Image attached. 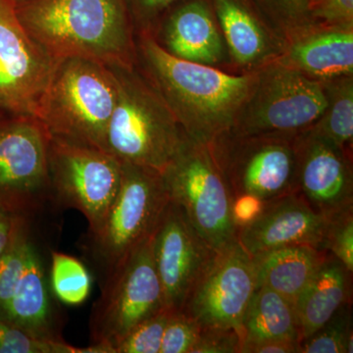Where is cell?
<instances>
[{
  "label": "cell",
  "instance_id": "4316f807",
  "mask_svg": "<svg viewBox=\"0 0 353 353\" xmlns=\"http://www.w3.org/2000/svg\"><path fill=\"white\" fill-rule=\"evenodd\" d=\"M31 243L25 226L16 234L6 252L0 255V314L12 297L22 276Z\"/></svg>",
  "mask_w": 353,
  "mask_h": 353
},
{
  "label": "cell",
  "instance_id": "7402d4cb",
  "mask_svg": "<svg viewBox=\"0 0 353 353\" xmlns=\"http://www.w3.org/2000/svg\"><path fill=\"white\" fill-rule=\"evenodd\" d=\"M270 339L301 343V326L294 303L275 290L259 287L252 294L243 315L241 345Z\"/></svg>",
  "mask_w": 353,
  "mask_h": 353
},
{
  "label": "cell",
  "instance_id": "f546056e",
  "mask_svg": "<svg viewBox=\"0 0 353 353\" xmlns=\"http://www.w3.org/2000/svg\"><path fill=\"white\" fill-rule=\"evenodd\" d=\"M324 250L353 272V208L327 216Z\"/></svg>",
  "mask_w": 353,
  "mask_h": 353
},
{
  "label": "cell",
  "instance_id": "9a60e30c",
  "mask_svg": "<svg viewBox=\"0 0 353 353\" xmlns=\"http://www.w3.org/2000/svg\"><path fill=\"white\" fill-rule=\"evenodd\" d=\"M297 192L325 216L353 208L352 168L345 150L310 132L294 137Z\"/></svg>",
  "mask_w": 353,
  "mask_h": 353
},
{
  "label": "cell",
  "instance_id": "1f68e13d",
  "mask_svg": "<svg viewBox=\"0 0 353 353\" xmlns=\"http://www.w3.org/2000/svg\"><path fill=\"white\" fill-rule=\"evenodd\" d=\"M309 17L336 27H352L353 0H309Z\"/></svg>",
  "mask_w": 353,
  "mask_h": 353
},
{
  "label": "cell",
  "instance_id": "d6986e66",
  "mask_svg": "<svg viewBox=\"0 0 353 353\" xmlns=\"http://www.w3.org/2000/svg\"><path fill=\"white\" fill-rule=\"evenodd\" d=\"M1 315L6 324L36 338L58 340L51 331L50 301L46 274L32 241L28 248L24 271Z\"/></svg>",
  "mask_w": 353,
  "mask_h": 353
},
{
  "label": "cell",
  "instance_id": "9c48e42d",
  "mask_svg": "<svg viewBox=\"0 0 353 353\" xmlns=\"http://www.w3.org/2000/svg\"><path fill=\"white\" fill-rule=\"evenodd\" d=\"M234 136L211 145L233 199L268 202L297 192L296 136Z\"/></svg>",
  "mask_w": 353,
  "mask_h": 353
},
{
  "label": "cell",
  "instance_id": "30bf717a",
  "mask_svg": "<svg viewBox=\"0 0 353 353\" xmlns=\"http://www.w3.org/2000/svg\"><path fill=\"white\" fill-rule=\"evenodd\" d=\"M48 170L60 201L82 212L90 234L97 233L119 190V160L97 148L48 139Z\"/></svg>",
  "mask_w": 353,
  "mask_h": 353
},
{
  "label": "cell",
  "instance_id": "5b68a950",
  "mask_svg": "<svg viewBox=\"0 0 353 353\" xmlns=\"http://www.w3.org/2000/svg\"><path fill=\"white\" fill-rule=\"evenodd\" d=\"M161 175L170 201L211 248L224 250L238 241L233 196L211 145L190 139Z\"/></svg>",
  "mask_w": 353,
  "mask_h": 353
},
{
  "label": "cell",
  "instance_id": "44dd1931",
  "mask_svg": "<svg viewBox=\"0 0 353 353\" xmlns=\"http://www.w3.org/2000/svg\"><path fill=\"white\" fill-rule=\"evenodd\" d=\"M328 252L311 245H290L250 255L256 289L266 287L294 304Z\"/></svg>",
  "mask_w": 353,
  "mask_h": 353
},
{
  "label": "cell",
  "instance_id": "8fae6325",
  "mask_svg": "<svg viewBox=\"0 0 353 353\" xmlns=\"http://www.w3.org/2000/svg\"><path fill=\"white\" fill-rule=\"evenodd\" d=\"M256 290L252 256L236 241L217 250L201 274L182 310L204 329L236 330Z\"/></svg>",
  "mask_w": 353,
  "mask_h": 353
},
{
  "label": "cell",
  "instance_id": "cb8c5ba5",
  "mask_svg": "<svg viewBox=\"0 0 353 353\" xmlns=\"http://www.w3.org/2000/svg\"><path fill=\"white\" fill-rule=\"evenodd\" d=\"M328 94L326 111L306 131L345 150L353 138V85L350 77H341L334 83L325 85Z\"/></svg>",
  "mask_w": 353,
  "mask_h": 353
},
{
  "label": "cell",
  "instance_id": "7c38bea8",
  "mask_svg": "<svg viewBox=\"0 0 353 353\" xmlns=\"http://www.w3.org/2000/svg\"><path fill=\"white\" fill-rule=\"evenodd\" d=\"M54 62L32 41L10 0H0V116L34 118Z\"/></svg>",
  "mask_w": 353,
  "mask_h": 353
},
{
  "label": "cell",
  "instance_id": "8d00e7d4",
  "mask_svg": "<svg viewBox=\"0 0 353 353\" xmlns=\"http://www.w3.org/2000/svg\"><path fill=\"white\" fill-rule=\"evenodd\" d=\"M128 7L141 22L152 21L180 0H126Z\"/></svg>",
  "mask_w": 353,
  "mask_h": 353
},
{
  "label": "cell",
  "instance_id": "603a6c76",
  "mask_svg": "<svg viewBox=\"0 0 353 353\" xmlns=\"http://www.w3.org/2000/svg\"><path fill=\"white\" fill-rule=\"evenodd\" d=\"M211 3L236 61L248 65L261 59L268 41L252 0H211Z\"/></svg>",
  "mask_w": 353,
  "mask_h": 353
},
{
  "label": "cell",
  "instance_id": "484cf974",
  "mask_svg": "<svg viewBox=\"0 0 353 353\" xmlns=\"http://www.w3.org/2000/svg\"><path fill=\"white\" fill-rule=\"evenodd\" d=\"M352 303L343 304L321 328L301 341V353H352Z\"/></svg>",
  "mask_w": 353,
  "mask_h": 353
},
{
  "label": "cell",
  "instance_id": "52a82bcc",
  "mask_svg": "<svg viewBox=\"0 0 353 353\" xmlns=\"http://www.w3.org/2000/svg\"><path fill=\"white\" fill-rule=\"evenodd\" d=\"M152 236L109 272L90 319L92 347L114 353L137 325L163 310V292L153 257Z\"/></svg>",
  "mask_w": 353,
  "mask_h": 353
},
{
  "label": "cell",
  "instance_id": "d4e9b609",
  "mask_svg": "<svg viewBox=\"0 0 353 353\" xmlns=\"http://www.w3.org/2000/svg\"><path fill=\"white\" fill-rule=\"evenodd\" d=\"M51 285L61 303L79 305L87 301L92 289V278L85 265L65 253L51 255Z\"/></svg>",
  "mask_w": 353,
  "mask_h": 353
},
{
  "label": "cell",
  "instance_id": "3957f363",
  "mask_svg": "<svg viewBox=\"0 0 353 353\" xmlns=\"http://www.w3.org/2000/svg\"><path fill=\"white\" fill-rule=\"evenodd\" d=\"M116 99L117 81L108 66L87 58H66L55 63L34 119L48 139L105 152Z\"/></svg>",
  "mask_w": 353,
  "mask_h": 353
},
{
  "label": "cell",
  "instance_id": "ac0fdd59",
  "mask_svg": "<svg viewBox=\"0 0 353 353\" xmlns=\"http://www.w3.org/2000/svg\"><path fill=\"white\" fill-rule=\"evenodd\" d=\"M352 275L333 254L325 255L296 303L301 341L321 328L343 304L352 303Z\"/></svg>",
  "mask_w": 353,
  "mask_h": 353
},
{
  "label": "cell",
  "instance_id": "2e32d148",
  "mask_svg": "<svg viewBox=\"0 0 353 353\" xmlns=\"http://www.w3.org/2000/svg\"><path fill=\"white\" fill-rule=\"evenodd\" d=\"M327 221V216L316 212L299 192H294L267 202L252 223L238 230L236 239L252 256L290 245L325 250Z\"/></svg>",
  "mask_w": 353,
  "mask_h": 353
},
{
  "label": "cell",
  "instance_id": "f1b7e54d",
  "mask_svg": "<svg viewBox=\"0 0 353 353\" xmlns=\"http://www.w3.org/2000/svg\"><path fill=\"white\" fill-rule=\"evenodd\" d=\"M82 348L67 345L63 341L44 340L0 321V353H77Z\"/></svg>",
  "mask_w": 353,
  "mask_h": 353
},
{
  "label": "cell",
  "instance_id": "5bb4252c",
  "mask_svg": "<svg viewBox=\"0 0 353 353\" xmlns=\"http://www.w3.org/2000/svg\"><path fill=\"white\" fill-rule=\"evenodd\" d=\"M50 185L48 137L34 118L10 119L0 126V196L8 208L32 210Z\"/></svg>",
  "mask_w": 353,
  "mask_h": 353
},
{
  "label": "cell",
  "instance_id": "4fadbf2b",
  "mask_svg": "<svg viewBox=\"0 0 353 353\" xmlns=\"http://www.w3.org/2000/svg\"><path fill=\"white\" fill-rule=\"evenodd\" d=\"M153 257L167 310L181 311L190 290L217 250L169 202L152 236Z\"/></svg>",
  "mask_w": 353,
  "mask_h": 353
},
{
  "label": "cell",
  "instance_id": "e0dca14e",
  "mask_svg": "<svg viewBox=\"0 0 353 353\" xmlns=\"http://www.w3.org/2000/svg\"><path fill=\"white\" fill-rule=\"evenodd\" d=\"M165 27L166 50L185 61L210 65L223 57L222 39L211 0H180Z\"/></svg>",
  "mask_w": 353,
  "mask_h": 353
},
{
  "label": "cell",
  "instance_id": "e575fe53",
  "mask_svg": "<svg viewBox=\"0 0 353 353\" xmlns=\"http://www.w3.org/2000/svg\"><path fill=\"white\" fill-rule=\"evenodd\" d=\"M240 353H301V341L270 339L243 343Z\"/></svg>",
  "mask_w": 353,
  "mask_h": 353
},
{
  "label": "cell",
  "instance_id": "8992f818",
  "mask_svg": "<svg viewBox=\"0 0 353 353\" xmlns=\"http://www.w3.org/2000/svg\"><path fill=\"white\" fill-rule=\"evenodd\" d=\"M324 83L277 65L257 74L233 128L240 137H294L313 126L328 106Z\"/></svg>",
  "mask_w": 353,
  "mask_h": 353
},
{
  "label": "cell",
  "instance_id": "4dcf8cb0",
  "mask_svg": "<svg viewBox=\"0 0 353 353\" xmlns=\"http://www.w3.org/2000/svg\"><path fill=\"white\" fill-rule=\"evenodd\" d=\"M201 331L199 323L189 315L183 311H171L160 353H192Z\"/></svg>",
  "mask_w": 353,
  "mask_h": 353
},
{
  "label": "cell",
  "instance_id": "ba28073f",
  "mask_svg": "<svg viewBox=\"0 0 353 353\" xmlns=\"http://www.w3.org/2000/svg\"><path fill=\"white\" fill-rule=\"evenodd\" d=\"M117 196L99 231L92 234L97 259L113 270L157 229L170 202L160 173L121 162Z\"/></svg>",
  "mask_w": 353,
  "mask_h": 353
},
{
  "label": "cell",
  "instance_id": "d6a6232c",
  "mask_svg": "<svg viewBox=\"0 0 353 353\" xmlns=\"http://www.w3.org/2000/svg\"><path fill=\"white\" fill-rule=\"evenodd\" d=\"M241 334L236 330L204 329L192 353H240Z\"/></svg>",
  "mask_w": 353,
  "mask_h": 353
},
{
  "label": "cell",
  "instance_id": "277c9868",
  "mask_svg": "<svg viewBox=\"0 0 353 353\" xmlns=\"http://www.w3.org/2000/svg\"><path fill=\"white\" fill-rule=\"evenodd\" d=\"M109 68L117 81V99L105 152L120 162L163 173L190 139L154 85L134 67Z\"/></svg>",
  "mask_w": 353,
  "mask_h": 353
},
{
  "label": "cell",
  "instance_id": "836d02e7",
  "mask_svg": "<svg viewBox=\"0 0 353 353\" xmlns=\"http://www.w3.org/2000/svg\"><path fill=\"white\" fill-rule=\"evenodd\" d=\"M257 7L275 17L287 21L307 19L309 0H252ZM310 18V17H309Z\"/></svg>",
  "mask_w": 353,
  "mask_h": 353
},
{
  "label": "cell",
  "instance_id": "ffe728a7",
  "mask_svg": "<svg viewBox=\"0 0 353 353\" xmlns=\"http://www.w3.org/2000/svg\"><path fill=\"white\" fill-rule=\"evenodd\" d=\"M284 65L324 80L352 76V27L332 26L304 37L292 46Z\"/></svg>",
  "mask_w": 353,
  "mask_h": 353
},
{
  "label": "cell",
  "instance_id": "d590c367",
  "mask_svg": "<svg viewBox=\"0 0 353 353\" xmlns=\"http://www.w3.org/2000/svg\"><path fill=\"white\" fill-rule=\"evenodd\" d=\"M25 226L24 218L13 214L9 208L0 204V255L6 252L16 234Z\"/></svg>",
  "mask_w": 353,
  "mask_h": 353
},
{
  "label": "cell",
  "instance_id": "7a4b0ae2",
  "mask_svg": "<svg viewBox=\"0 0 353 353\" xmlns=\"http://www.w3.org/2000/svg\"><path fill=\"white\" fill-rule=\"evenodd\" d=\"M21 24L54 63L87 58L105 66H132L126 0H32L16 6Z\"/></svg>",
  "mask_w": 353,
  "mask_h": 353
},
{
  "label": "cell",
  "instance_id": "74e56055",
  "mask_svg": "<svg viewBox=\"0 0 353 353\" xmlns=\"http://www.w3.org/2000/svg\"><path fill=\"white\" fill-rule=\"evenodd\" d=\"M12 1L15 6H18V4L26 3V2L32 1V0H10Z\"/></svg>",
  "mask_w": 353,
  "mask_h": 353
},
{
  "label": "cell",
  "instance_id": "6da1fadb",
  "mask_svg": "<svg viewBox=\"0 0 353 353\" xmlns=\"http://www.w3.org/2000/svg\"><path fill=\"white\" fill-rule=\"evenodd\" d=\"M141 53L152 85L190 141L211 145L232 132L256 82L257 74L234 76L170 54L146 37Z\"/></svg>",
  "mask_w": 353,
  "mask_h": 353
},
{
  "label": "cell",
  "instance_id": "83f0119b",
  "mask_svg": "<svg viewBox=\"0 0 353 353\" xmlns=\"http://www.w3.org/2000/svg\"><path fill=\"white\" fill-rule=\"evenodd\" d=\"M170 313L163 309L139 323L116 345L114 353H160Z\"/></svg>",
  "mask_w": 353,
  "mask_h": 353
}]
</instances>
